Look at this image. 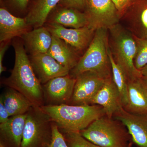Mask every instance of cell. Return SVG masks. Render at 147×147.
Returning <instances> with one entry per match:
<instances>
[{"mask_svg": "<svg viewBox=\"0 0 147 147\" xmlns=\"http://www.w3.org/2000/svg\"><path fill=\"white\" fill-rule=\"evenodd\" d=\"M15 51L14 67L9 77L3 80V84L8 88L20 92L34 106L44 105L42 85L35 74L24 43L14 41Z\"/></svg>", "mask_w": 147, "mask_h": 147, "instance_id": "6da1fadb", "label": "cell"}, {"mask_svg": "<svg viewBox=\"0 0 147 147\" xmlns=\"http://www.w3.org/2000/svg\"><path fill=\"white\" fill-rule=\"evenodd\" d=\"M40 107L61 132H80L94 121L106 115L103 108L97 105L63 104Z\"/></svg>", "mask_w": 147, "mask_h": 147, "instance_id": "7a4b0ae2", "label": "cell"}, {"mask_svg": "<svg viewBox=\"0 0 147 147\" xmlns=\"http://www.w3.org/2000/svg\"><path fill=\"white\" fill-rule=\"evenodd\" d=\"M108 48V29H97L89 46L76 65L69 71V75L76 78L81 74L90 71L105 79L112 76Z\"/></svg>", "mask_w": 147, "mask_h": 147, "instance_id": "3957f363", "label": "cell"}, {"mask_svg": "<svg viewBox=\"0 0 147 147\" xmlns=\"http://www.w3.org/2000/svg\"><path fill=\"white\" fill-rule=\"evenodd\" d=\"M108 44L116 63L120 67L127 81L141 77L134 60L137 45L134 35L119 23L108 29Z\"/></svg>", "mask_w": 147, "mask_h": 147, "instance_id": "277c9868", "label": "cell"}, {"mask_svg": "<svg viewBox=\"0 0 147 147\" xmlns=\"http://www.w3.org/2000/svg\"><path fill=\"white\" fill-rule=\"evenodd\" d=\"M80 133L101 147L131 146V137L126 127L120 121L106 115L94 121Z\"/></svg>", "mask_w": 147, "mask_h": 147, "instance_id": "5b68a950", "label": "cell"}, {"mask_svg": "<svg viewBox=\"0 0 147 147\" xmlns=\"http://www.w3.org/2000/svg\"><path fill=\"white\" fill-rule=\"evenodd\" d=\"M53 121L39 106L27 113L21 147H47L52 137Z\"/></svg>", "mask_w": 147, "mask_h": 147, "instance_id": "8992f818", "label": "cell"}, {"mask_svg": "<svg viewBox=\"0 0 147 147\" xmlns=\"http://www.w3.org/2000/svg\"><path fill=\"white\" fill-rule=\"evenodd\" d=\"M84 12L88 26L95 30L108 29L120 23L119 13L111 0H88Z\"/></svg>", "mask_w": 147, "mask_h": 147, "instance_id": "52a82bcc", "label": "cell"}, {"mask_svg": "<svg viewBox=\"0 0 147 147\" xmlns=\"http://www.w3.org/2000/svg\"><path fill=\"white\" fill-rule=\"evenodd\" d=\"M108 79L92 71L79 74L76 77L73 94L69 105H92L94 98Z\"/></svg>", "mask_w": 147, "mask_h": 147, "instance_id": "ba28073f", "label": "cell"}, {"mask_svg": "<svg viewBox=\"0 0 147 147\" xmlns=\"http://www.w3.org/2000/svg\"><path fill=\"white\" fill-rule=\"evenodd\" d=\"M76 78L69 74L51 79L42 85L44 105L68 104L73 94Z\"/></svg>", "mask_w": 147, "mask_h": 147, "instance_id": "9c48e42d", "label": "cell"}, {"mask_svg": "<svg viewBox=\"0 0 147 147\" xmlns=\"http://www.w3.org/2000/svg\"><path fill=\"white\" fill-rule=\"evenodd\" d=\"M119 23L137 38H146L147 0H131L121 14Z\"/></svg>", "mask_w": 147, "mask_h": 147, "instance_id": "30bf717a", "label": "cell"}, {"mask_svg": "<svg viewBox=\"0 0 147 147\" xmlns=\"http://www.w3.org/2000/svg\"><path fill=\"white\" fill-rule=\"evenodd\" d=\"M45 27L53 35L62 39L81 55L89 46L96 31L88 26L67 28L54 23H48Z\"/></svg>", "mask_w": 147, "mask_h": 147, "instance_id": "8fae6325", "label": "cell"}, {"mask_svg": "<svg viewBox=\"0 0 147 147\" xmlns=\"http://www.w3.org/2000/svg\"><path fill=\"white\" fill-rule=\"evenodd\" d=\"M29 59L34 73L42 85L56 77L69 74V70L47 53L30 55Z\"/></svg>", "mask_w": 147, "mask_h": 147, "instance_id": "7c38bea8", "label": "cell"}, {"mask_svg": "<svg viewBox=\"0 0 147 147\" xmlns=\"http://www.w3.org/2000/svg\"><path fill=\"white\" fill-rule=\"evenodd\" d=\"M113 118L120 121L126 127L135 144L139 147H147V113L132 114L123 108Z\"/></svg>", "mask_w": 147, "mask_h": 147, "instance_id": "4fadbf2b", "label": "cell"}, {"mask_svg": "<svg viewBox=\"0 0 147 147\" xmlns=\"http://www.w3.org/2000/svg\"><path fill=\"white\" fill-rule=\"evenodd\" d=\"M92 105L101 106L105 110L106 115L109 117H113L123 108L120 95L113 81V75L106 80L94 98Z\"/></svg>", "mask_w": 147, "mask_h": 147, "instance_id": "5bb4252c", "label": "cell"}, {"mask_svg": "<svg viewBox=\"0 0 147 147\" xmlns=\"http://www.w3.org/2000/svg\"><path fill=\"white\" fill-rule=\"evenodd\" d=\"M26 18L13 16L5 8L0 9V42L10 41L30 31Z\"/></svg>", "mask_w": 147, "mask_h": 147, "instance_id": "9a60e30c", "label": "cell"}, {"mask_svg": "<svg viewBox=\"0 0 147 147\" xmlns=\"http://www.w3.org/2000/svg\"><path fill=\"white\" fill-rule=\"evenodd\" d=\"M27 113L10 117L6 122L0 124V146L21 147Z\"/></svg>", "mask_w": 147, "mask_h": 147, "instance_id": "2e32d148", "label": "cell"}, {"mask_svg": "<svg viewBox=\"0 0 147 147\" xmlns=\"http://www.w3.org/2000/svg\"><path fill=\"white\" fill-rule=\"evenodd\" d=\"M128 101L123 108L132 114L147 113V84L141 77L127 81Z\"/></svg>", "mask_w": 147, "mask_h": 147, "instance_id": "e0dca14e", "label": "cell"}, {"mask_svg": "<svg viewBox=\"0 0 147 147\" xmlns=\"http://www.w3.org/2000/svg\"><path fill=\"white\" fill-rule=\"evenodd\" d=\"M52 36V44L47 54L70 71L78 63L81 54L62 39Z\"/></svg>", "mask_w": 147, "mask_h": 147, "instance_id": "ac0fdd59", "label": "cell"}, {"mask_svg": "<svg viewBox=\"0 0 147 147\" xmlns=\"http://www.w3.org/2000/svg\"><path fill=\"white\" fill-rule=\"evenodd\" d=\"M26 51L30 55L46 53L50 49L53 36L45 27L34 28L21 36Z\"/></svg>", "mask_w": 147, "mask_h": 147, "instance_id": "d6986e66", "label": "cell"}, {"mask_svg": "<svg viewBox=\"0 0 147 147\" xmlns=\"http://www.w3.org/2000/svg\"><path fill=\"white\" fill-rule=\"evenodd\" d=\"M49 23L71 28H80L88 26V18L84 11L62 7L53 13Z\"/></svg>", "mask_w": 147, "mask_h": 147, "instance_id": "ffe728a7", "label": "cell"}, {"mask_svg": "<svg viewBox=\"0 0 147 147\" xmlns=\"http://www.w3.org/2000/svg\"><path fill=\"white\" fill-rule=\"evenodd\" d=\"M1 98L10 117L25 115L34 105L24 95L8 87L3 94L1 95Z\"/></svg>", "mask_w": 147, "mask_h": 147, "instance_id": "44dd1931", "label": "cell"}, {"mask_svg": "<svg viewBox=\"0 0 147 147\" xmlns=\"http://www.w3.org/2000/svg\"><path fill=\"white\" fill-rule=\"evenodd\" d=\"M61 0H35L26 18L34 28L43 26L50 12Z\"/></svg>", "mask_w": 147, "mask_h": 147, "instance_id": "7402d4cb", "label": "cell"}, {"mask_svg": "<svg viewBox=\"0 0 147 147\" xmlns=\"http://www.w3.org/2000/svg\"><path fill=\"white\" fill-rule=\"evenodd\" d=\"M108 53L111 63L113 81L119 92L123 108H124L127 105L128 101L127 79L120 67L114 61L109 46Z\"/></svg>", "mask_w": 147, "mask_h": 147, "instance_id": "603a6c76", "label": "cell"}, {"mask_svg": "<svg viewBox=\"0 0 147 147\" xmlns=\"http://www.w3.org/2000/svg\"><path fill=\"white\" fill-rule=\"evenodd\" d=\"M69 147H101L90 142L79 132H61Z\"/></svg>", "mask_w": 147, "mask_h": 147, "instance_id": "cb8c5ba5", "label": "cell"}, {"mask_svg": "<svg viewBox=\"0 0 147 147\" xmlns=\"http://www.w3.org/2000/svg\"><path fill=\"white\" fill-rule=\"evenodd\" d=\"M137 45V51L134 60V64L140 70L147 64V38H139L135 37Z\"/></svg>", "mask_w": 147, "mask_h": 147, "instance_id": "d4e9b609", "label": "cell"}, {"mask_svg": "<svg viewBox=\"0 0 147 147\" xmlns=\"http://www.w3.org/2000/svg\"><path fill=\"white\" fill-rule=\"evenodd\" d=\"M52 137L50 144L47 147H69L63 134L53 122Z\"/></svg>", "mask_w": 147, "mask_h": 147, "instance_id": "484cf974", "label": "cell"}, {"mask_svg": "<svg viewBox=\"0 0 147 147\" xmlns=\"http://www.w3.org/2000/svg\"><path fill=\"white\" fill-rule=\"evenodd\" d=\"M87 2L88 0H61L59 4L62 7L75 9L84 11Z\"/></svg>", "mask_w": 147, "mask_h": 147, "instance_id": "4316f807", "label": "cell"}, {"mask_svg": "<svg viewBox=\"0 0 147 147\" xmlns=\"http://www.w3.org/2000/svg\"><path fill=\"white\" fill-rule=\"evenodd\" d=\"M9 42L10 41L1 42V47H0V74H1L6 70V68L5 67L3 66V59L4 56L5 55V52H6L9 46Z\"/></svg>", "mask_w": 147, "mask_h": 147, "instance_id": "83f0119b", "label": "cell"}, {"mask_svg": "<svg viewBox=\"0 0 147 147\" xmlns=\"http://www.w3.org/2000/svg\"><path fill=\"white\" fill-rule=\"evenodd\" d=\"M115 6L118 11L120 16L121 14L124 11L129 5L131 3V0H111Z\"/></svg>", "mask_w": 147, "mask_h": 147, "instance_id": "f1b7e54d", "label": "cell"}, {"mask_svg": "<svg viewBox=\"0 0 147 147\" xmlns=\"http://www.w3.org/2000/svg\"><path fill=\"white\" fill-rule=\"evenodd\" d=\"M9 118L8 111L5 108L2 99L0 98V124L6 122Z\"/></svg>", "mask_w": 147, "mask_h": 147, "instance_id": "f546056e", "label": "cell"}, {"mask_svg": "<svg viewBox=\"0 0 147 147\" xmlns=\"http://www.w3.org/2000/svg\"><path fill=\"white\" fill-rule=\"evenodd\" d=\"M13 4L17 8L24 10L26 8L30 0H11Z\"/></svg>", "mask_w": 147, "mask_h": 147, "instance_id": "4dcf8cb0", "label": "cell"}, {"mask_svg": "<svg viewBox=\"0 0 147 147\" xmlns=\"http://www.w3.org/2000/svg\"><path fill=\"white\" fill-rule=\"evenodd\" d=\"M141 78L147 84V64L140 70Z\"/></svg>", "mask_w": 147, "mask_h": 147, "instance_id": "1f68e13d", "label": "cell"}, {"mask_svg": "<svg viewBox=\"0 0 147 147\" xmlns=\"http://www.w3.org/2000/svg\"><path fill=\"white\" fill-rule=\"evenodd\" d=\"M0 147H3L2 146H0Z\"/></svg>", "mask_w": 147, "mask_h": 147, "instance_id": "d6a6232c", "label": "cell"}]
</instances>
